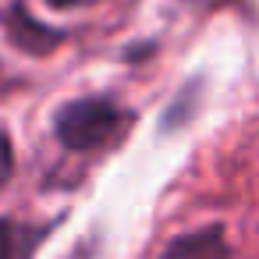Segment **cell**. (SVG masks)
<instances>
[{
    "instance_id": "2",
    "label": "cell",
    "mask_w": 259,
    "mask_h": 259,
    "mask_svg": "<svg viewBox=\"0 0 259 259\" xmlns=\"http://www.w3.org/2000/svg\"><path fill=\"white\" fill-rule=\"evenodd\" d=\"M0 22H4V32H8V39H11L18 50L36 54V57H39V54H50L54 47H61V43H64V32H61V29L43 25L39 18H32V11L22 4V0H15L11 8H4Z\"/></svg>"
},
{
    "instance_id": "3",
    "label": "cell",
    "mask_w": 259,
    "mask_h": 259,
    "mask_svg": "<svg viewBox=\"0 0 259 259\" xmlns=\"http://www.w3.org/2000/svg\"><path fill=\"white\" fill-rule=\"evenodd\" d=\"M227 238H224V227H202V231H192V234H181L167 245V252L160 259H227Z\"/></svg>"
},
{
    "instance_id": "6",
    "label": "cell",
    "mask_w": 259,
    "mask_h": 259,
    "mask_svg": "<svg viewBox=\"0 0 259 259\" xmlns=\"http://www.w3.org/2000/svg\"><path fill=\"white\" fill-rule=\"evenodd\" d=\"M50 8H85V4H96V0H47Z\"/></svg>"
},
{
    "instance_id": "5",
    "label": "cell",
    "mask_w": 259,
    "mask_h": 259,
    "mask_svg": "<svg viewBox=\"0 0 259 259\" xmlns=\"http://www.w3.org/2000/svg\"><path fill=\"white\" fill-rule=\"evenodd\" d=\"M15 170V153H11V139L0 132V185H4Z\"/></svg>"
},
{
    "instance_id": "1",
    "label": "cell",
    "mask_w": 259,
    "mask_h": 259,
    "mask_svg": "<svg viewBox=\"0 0 259 259\" xmlns=\"http://www.w3.org/2000/svg\"><path fill=\"white\" fill-rule=\"evenodd\" d=\"M124 124H128V114L110 96H82L57 110L54 135L71 153H93L114 142L124 132Z\"/></svg>"
},
{
    "instance_id": "4",
    "label": "cell",
    "mask_w": 259,
    "mask_h": 259,
    "mask_svg": "<svg viewBox=\"0 0 259 259\" xmlns=\"http://www.w3.org/2000/svg\"><path fill=\"white\" fill-rule=\"evenodd\" d=\"M39 241H43V227L11 217L0 220V259H32Z\"/></svg>"
}]
</instances>
